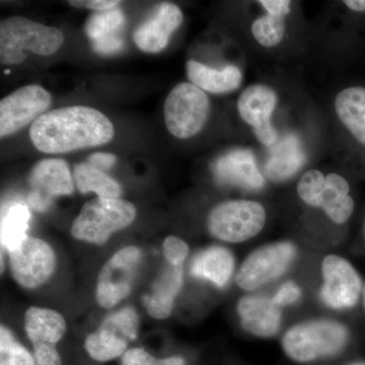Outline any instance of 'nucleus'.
Returning a JSON list of instances; mask_svg holds the SVG:
<instances>
[{
	"mask_svg": "<svg viewBox=\"0 0 365 365\" xmlns=\"http://www.w3.org/2000/svg\"><path fill=\"white\" fill-rule=\"evenodd\" d=\"M184 16L177 4L163 2L155 7L150 18L133 34L134 42L141 51L157 54L169 45L173 34L182 25Z\"/></svg>",
	"mask_w": 365,
	"mask_h": 365,
	"instance_id": "16",
	"label": "nucleus"
},
{
	"mask_svg": "<svg viewBox=\"0 0 365 365\" xmlns=\"http://www.w3.org/2000/svg\"><path fill=\"white\" fill-rule=\"evenodd\" d=\"M63 43V33L56 26L24 16H11L0 21V62L4 66H18L30 53L50 56Z\"/></svg>",
	"mask_w": 365,
	"mask_h": 365,
	"instance_id": "2",
	"label": "nucleus"
},
{
	"mask_svg": "<svg viewBox=\"0 0 365 365\" xmlns=\"http://www.w3.org/2000/svg\"><path fill=\"white\" fill-rule=\"evenodd\" d=\"M182 287V266L175 267L170 265L153 283L151 294L144 297L143 302L148 314L155 319L169 318Z\"/></svg>",
	"mask_w": 365,
	"mask_h": 365,
	"instance_id": "22",
	"label": "nucleus"
},
{
	"mask_svg": "<svg viewBox=\"0 0 365 365\" xmlns=\"http://www.w3.org/2000/svg\"><path fill=\"white\" fill-rule=\"evenodd\" d=\"M306 160L299 137L287 134L273 144L265 165L266 175L272 181H284L294 176Z\"/></svg>",
	"mask_w": 365,
	"mask_h": 365,
	"instance_id": "19",
	"label": "nucleus"
},
{
	"mask_svg": "<svg viewBox=\"0 0 365 365\" xmlns=\"http://www.w3.org/2000/svg\"><path fill=\"white\" fill-rule=\"evenodd\" d=\"M91 44H93V51L97 54L102 55V56H110V55L116 54L123 49L124 40L121 35H114L91 42Z\"/></svg>",
	"mask_w": 365,
	"mask_h": 365,
	"instance_id": "33",
	"label": "nucleus"
},
{
	"mask_svg": "<svg viewBox=\"0 0 365 365\" xmlns=\"http://www.w3.org/2000/svg\"><path fill=\"white\" fill-rule=\"evenodd\" d=\"M186 73L192 85L212 93H225L237 90L242 81V71L237 66H228L222 71H217L195 60L187 62Z\"/></svg>",
	"mask_w": 365,
	"mask_h": 365,
	"instance_id": "23",
	"label": "nucleus"
},
{
	"mask_svg": "<svg viewBox=\"0 0 365 365\" xmlns=\"http://www.w3.org/2000/svg\"><path fill=\"white\" fill-rule=\"evenodd\" d=\"M68 4L71 6L78 7V9L103 11L116 9L121 1H117V0H71V1H68Z\"/></svg>",
	"mask_w": 365,
	"mask_h": 365,
	"instance_id": "35",
	"label": "nucleus"
},
{
	"mask_svg": "<svg viewBox=\"0 0 365 365\" xmlns=\"http://www.w3.org/2000/svg\"><path fill=\"white\" fill-rule=\"evenodd\" d=\"M234 271V255L223 247L203 250L194 257L190 265V272L194 277L207 280L220 288L230 282Z\"/></svg>",
	"mask_w": 365,
	"mask_h": 365,
	"instance_id": "20",
	"label": "nucleus"
},
{
	"mask_svg": "<svg viewBox=\"0 0 365 365\" xmlns=\"http://www.w3.org/2000/svg\"><path fill=\"white\" fill-rule=\"evenodd\" d=\"M31 213L25 204L14 203L1 220V246L7 252L16 249L28 237Z\"/></svg>",
	"mask_w": 365,
	"mask_h": 365,
	"instance_id": "26",
	"label": "nucleus"
},
{
	"mask_svg": "<svg viewBox=\"0 0 365 365\" xmlns=\"http://www.w3.org/2000/svg\"><path fill=\"white\" fill-rule=\"evenodd\" d=\"M336 112L355 140L365 146V88L350 86L336 97Z\"/></svg>",
	"mask_w": 365,
	"mask_h": 365,
	"instance_id": "24",
	"label": "nucleus"
},
{
	"mask_svg": "<svg viewBox=\"0 0 365 365\" xmlns=\"http://www.w3.org/2000/svg\"><path fill=\"white\" fill-rule=\"evenodd\" d=\"M122 365H158V362L143 348H131L122 356Z\"/></svg>",
	"mask_w": 365,
	"mask_h": 365,
	"instance_id": "34",
	"label": "nucleus"
},
{
	"mask_svg": "<svg viewBox=\"0 0 365 365\" xmlns=\"http://www.w3.org/2000/svg\"><path fill=\"white\" fill-rule=\"evenodd\" d=\"M74 182L81 194L95 193L100 198L118 199L122 195L119 182L88 163L76 165Z\"/></svg>",
	"mask_w": 365,
	"mask_h": 365,
	"instance_id": "25",
	"label": "nucleus"
},
{
	"mask_svg": "<svg viewBox=\"0 0 365 365\" xmlns=\"http://www.w3.org/2000/svg\"><path fill=\"white\" fill-rule=\"evenodd\" d=\"M86 163L93 165L96 169L106 172L114 167L117 163L116 155L108 153H93L88 158Z\"/></svg>",
	"mask_w": 365,
	"mask_h": 365,
	"instance_id": "36",
	"label": "nucleus"
},
{
	"mask_svg": "<svg viewBox=\"0 0 365 365\" xmlns=\"http://www.w3.org/2000/svg\"><path fill=\"white\" fill-rule=\"evenodd\" d=\"M25 330L33 345H56L66 332V322L54 309L31 307L25 314Z\"/></svg>",
	"mask_w": 365,
	"mask_h": 365,
	"instance_id": "21",
	"label": "nucleus"
},
{
	"mask_svg": "<svg viewBox=\"0 0 365 365\" xmlns=\"http://www.w3.org/2000/svg\"><path fill=\"white\" fill-rule=\"evenodd\" d=\"M277 97L266 86L254 85L242 91L237 102L242 119L253 127L255 135L265 146H272L277 141V132L271 123Z\"/></svg>",
	"mask_w": 365,
	"mask_h": 365,
	"instance_id": "15",
	"label": "nucleus"
},
{
	"mask_svg": "<svg viewBox=\"0 0 365 365\" xmlns=\"http://www.w3.org/2000/svg\"><path fill=\"white\" fill-rule=\"evenodd\" d=\"M0 365H37L35 357L4 325L0 328Z\"/></svg>",
	"mask_w": 365,
	"mask_h": 365,
	"instance_id": "28",
	"label": "nucleus"
},
{
	"mask_svg": "<svg viewBox=\"0 0 365 365\" xmlns=\"http://www.w3.org/2000/svg\"><path fill=\"white\" fill-rule=\"evenodd\" d=\"M297 193L307 205L324 209L338 225L347 222L354 212L349 184L340 175L333 173L325 177L319 170H309L299 180Z\"/></svg>",
	"mask_w": 365,
	"mask_h": 365,
	"instance_id": "5",
	"label": "nucleus"
},
{
	"mask_svg": "<svg viewBox=\"0 0 365 365\" xmlns=\"http://www.w3.org/2000/svg\"><path fill=\"white\" fill-rule=\"evenodd\" d=\"M237 312L242 329L252 335L269 338L279 331L282 314L270 297L246 295L237 302Z\"/></svg>",
	"mask_w": 365,
	"mask_h": 365,
	"instance_id": "18",
	"label": "nucleus"
},
{
	"mask_svg": "<svg viewBox=\"0 0 365 365\" xmlns=\"http://www.w3.org/2000/svg\"><path fill=\"white\" fill-rule=\"evenodd\" d=\"M9 264L14 279L21 287L34 289L50 279L56 268V256L47 242L28 235L9 252Z\"/></svg>",
	"mask_w": 365,
	"mask_h": 365,
	"instance_id": "12",
	"label": "nucleus"
},
{
	"mask_svg": "<svg viewBox=\"0 0 365 365\" xmlns=\"http://www.w3.org/2000/svg\"><path fill=\"white\" fill-rule=\"evenodd\" d=\"M212 173L215 181L225 186L260 190L265 185L256 158L250 150L240 148L225 153L213 163Z\"/></svg>",
	"mask_w": 365,
	"mask_h": 365,
	"instance_id": "17",
	"label": "nucleus"
},
{
	"mask_svg": "<svg viewBox=\"0 0 365 365\" xmlns=\"http://www.w3.org/2000/svg\"><path fill=\"white\" fill-rule=\"evenodd\" d=\"M125 21V14L118 7L109 11H95L86 21L85 33L91 42H95L110 36L119 35Z\"/></svg>",
	"mask_w": 365,
	"mask_h": 365,
	"instance_id": "27",
	"label": "nucleus"
},
{
	"mask_svg": "<svg viewBox=\"0 0 365 365\" xmlns=\"http://www.w3.org/2000/svg\"><path fill=\"white\" fill-rule=\"evenodd\" d=\"M139 318L135 309L125 307L109 314L96 332L86 338L85 348L91 359L100 362L123 356L129 342L138 333Z\"/></svg>",
	"mask_w": 365,
	"mask_h": 365,
	"instance_id": "8",
	"label": "nucleus"
},
{
	"mask_svg": "<svg viewBox=\"0 0 365 365\" xmlns=\"http://www.w3.org/2000/svg\"><path fill=\"white\" fill-rule=\"evenodd\" d=\"M158 365H185V360L178 356L158 359Z\"/></svg>",
	"mask_w": 365,
	"mask_h": 365,
	"instance_id": "39",
	"label": "nucleus"
},
{
	"mask_svg": "<svg viewBox=\"0 0 365 365\" xmlns=\"http://www.w3.org/2000/svg\"><path fill=\"white\" fill-rule=\"evenodd\" d=\"M266 211L251 200L225 201L209 212V232L220 241L237 244L249 241L263 230Z\"/></svg>",
	"mask_w": 365,
	"mask_h": 365,
	"instance_id": "6",
	"label": "nucleus"
},
{
	"mask_svg": "<svg viewBox=\"0 0 365 365\" xmlns=\"http://www.w3.org/2000/svg\"><path fill=\"white\" fill-rule=\"evenodd\" d=\"M210 103L205 91L182 83L175 86L163 106L165 126L179 139H188L202 130L207 122Z\"/></svg>",
	"mask_w": 365,
	"mask_h": 365,
	"instance_id": "7",
	"label": "nucleus"
},
{
	"mask_svg": "<svg viewBox=\"0 0 365 365\" xmlns=\"http://www.w3.org/2000/svg\"><path fill=\"white\" fill-rule=\"evenodd\" d=\"M141 259L140 249L128 246L117 251L106 262L98 274L96 287L98 306L112 309L130 294Z\"/></svg>",
	"mask_w": 365,
	"mask_h": 365,
	"instance_id": "9",
	"label": "nucleus"
},
{
	"mask_svg": "<svg viewBox=\"0 0 365 365\" xmlns=\"http://www.w3.org/2000/svg\"><path fill=\"white\" fill-rule=\"evenodd\" d=\"M34 357L37 365H62L56 345L36 344L33 345Z\"/></svg>",
	"mask_w": 365,
	"mask_h": 365,
	"instance_id": "31",
	"label": "nucleus"
},
{
	"mask_svg": "<svg viewBox=\"0 0 365 365\" xmlns=\"http://www.w3.org/2000/svg\"><path fill=\"white\" fill-rule=\"evenodd\" d=\"M323 287L321 299L333 309H347L359 304L364 292L362 279L349 261L338 255H328L322 263Z\"/></svg>",
	"mask_w": 365,
	"mask_h": 365,
	"instance_id": "13",
	"label": "nucleus"
},
{
	"mask_svg": "<svg viewBox=\"0 0 365 365\" xmlns=\"http://www.w3.org/2000/svg\"><path fill=\"white\" fill-rule=\"evenodd\" d=\"M163 252L169 265L180 267L188 256L189 247L180 237L170 235L163 241Z\"/></svg>",
	"mask_w": 365,
	"mask_h": 365,
	"instance_id": "30",
	"label": "nucleus"
},
{
	"mask_svg": "<svg viewBox=\"0 0 365 365\" xmlns=\"http://www.w3.org/2000/svg\"><path fill=\"white\" fill-rule=\"evenodd\" d=\"M297 256V248L289 242H278L255 250L242 262L235 276L242 289H258L281 277Z\"/></svg>",
	"mask_w": 365,
	"mask_h": 365,
	"instance_id": "10",
	"label": "nucleus"
},
{
	"mask_svg": "<svg viewBox=\"0 0 365 365\" xmlns=\"http://www.w3.org/2000/svg\"><path fill=\"white\" fill-rule=\"evenodd\" d=\"M259 4L271 16L284 19V16L290 13V4H292V2L288 1V0H261V1H259Z\"/></svg>",
	"mask_w": 365,
	"mask_h": 365,
	"instance_id": "37",
	"label": "nucleus"
},
{
	"mask_svg": "<svg viewBox=\"0 0 365 365\" xmlns=\"http://www.w3.org/2000/svg\"><path fill=\"white\" fill-rule=\"evenodd\" d=\"M136 218V208L123 199L96 198L83 204L72 222L74 239L103 246L115 232L128 227Z\"/></svg>",
	"mask_w": 365,
	"mask_h": 365,
	"instance_id": "4",
	"label": "nucleus"
},
{
	"mask_svg": "<svg viewBox=\"0 0 365 365\" xmlns=\"http://www.w3.org/2000/svg\"><path fill=\"white\" fill-rule=\"evenodd\" d=\"M351 365H365V362H357V364H353Z\"/></svg>",
	"mask_w": 365,
	"mask_h": 365,
	"instance_id": "41",
	"label": "nucleus"
},
{
	"mask_svg": "<svg viewBox=\"0 0 365 365\" xmlns=\"http://www.w3.org/2000/svg\"><path fill=\"white\" fill-rule=\"evenodd\" d=\"M300 295H302V289L299 285L294 281H288L281 285L272 299L278 307H287L297 302Z\"/></svg>",
	"mask_w": 365,
	"mask_h": 365,
	"instance_id": "32",
	"label": "nucleus"
},
{
	"mask_svg": "<svg viewBox=\"0 0 365 365\" xmlns=\"http://www.w3.org/2000/svg\"><path fill=\"white\" fill-rule=\"evenodd\" d=\"M68 163L61 158H45L34 165L29 175L31 191L28 202L34 210L44 212L56 197L69 196L74 191Z\"/></svg>",
	"mask_w": 365,
	"mask_h": 365,
	"instance_id": "14",
	"label": "nucleus"
},
{
	"mask_svg": "<svg viewBox=\"0 0 365 365\" xmlns=\"http://www.w3.org/2000/svg\"><path fill=\"white\" fill-rule=\"evenodd\" d=\"M111 120L95 108L71 106L45 113L30 128V138L49 155L98 148L114 138Z\"/></svg>",
	"mask_w": 365,
	"mask_h": 365,
	"instance_id": "1",
	"label": "nucleus"
},
{
	"mask_svg": "<svg viewBox=\"0 0 365 365\" xmlns=\"http://www.w3.org/2000/svg\"><path fill=\"white\" fill-rule=\"evenodd\" d=\"M252 33L255 39L264 47L278 45L285 33L284 19L265 14L254 21Z\"/></svg>",
	"mask_w": 365,
	"mask_h": 365,
	"instance_id": "29",
	"label": "nucleus"
},
{
	"mask_svg": "<svg viewBox=\"0 0 365 365\" xmlns=\"http://www.w3.org/2000/svg\"><path fill=\"white\" fill-rule=\"evenodd\" d=\"M51 93L39 85L21 86L0 102V136L13 135L48 112Z\"/></svg>",
	"mask_w": 365,
	"mask_h": 365,
	"instance_id": "11",
	"label": "nucleus"
},
{
	"mask_svg": "<svg viewBox=\"0 0 365 365\" xmlns=\"http://www.w3.org/2000/svg\"><path fill=\"white\" fill-rule=\"evenodd\" d=\"M348 331L344 325L330 319H314L297 324L282 338V348L290 359L299 364L334 356L344 349Z\"/></svg>",
	"mask_w": 365,
	"mask_h": 365,
	"instance_id": "3",
	"label": "nucleus"
},
{
	"mask_svg": "<svg viewBox=\"0 0 365 365\" xmlns=\"http://www.w3.org/2000/svg\"><path fill=\"white\" fill-rule=\"evenodd\" d=\"M362 297H364V304L365 307V287L364 288V292H362Z\"/></svg>",
	"mask_w": 365,
	"mask_h": 365,
	"instance_id": "40",
	"label": "nucleus"
},
{
	"mask_svg": "<svg viewBox=\"0 0 365 365\" xmlns=\"http://www.w3.org/2000/svg\"><path fill=\"white\" fill-rule=\"evenodd\" d=\"M344 4L355 13H365V0H346Z\"/></svg>",
	"mask_w": 365,
	"mask_h": 365,
	"instance_id": "38",
	"label": "nucleus"
}]
</instances>
